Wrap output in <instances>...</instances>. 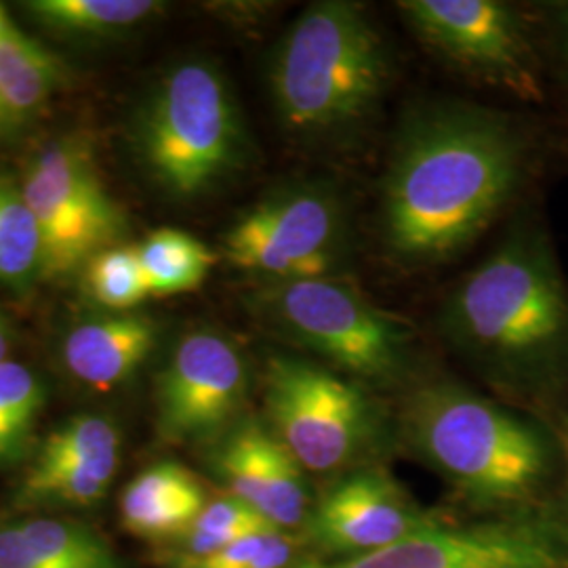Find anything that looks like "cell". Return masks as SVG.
I'll return each mask as SVG.
<instances>
[{"label": "cell", "mask_w": 568, "mask_h": 568, "mask_svg": "<svg viewBox=\"0 0 568 568\" xmlns=\"http://www.w3.org/2000/svg\"><path fill=\"white\" fill-rule=\"evenodd\" d=\"M135 246L150 295L190 293L206 281L217 262L203 241L178 227H159Z\"/></svg>", "instance_id": "ffe728a7"}, {"label": "cell", "mask_w": 568, "mask_h": 568, "mask_svg": "<svg viewBox=\"0 0 568 568\" xmlns=\"http://www.w3.org/2000/svg\"><path fill=\"white\" fill-rule=\"evenodd\" d=\"M225 493L257 509L267 523L291 532L312 509L304 469L270 427L244 419L217 438L211 455Z\"/></svg>", "instance_id": "9a60e30c"}, {"label": "cell", "mask_w": 568, "mask_h": 568, "mask_svg": "<svg viewBox=\"0 0 568 568\" xmlns=\"http://www.w3.org/2000/svg\"><path fill=\"white\" fill-rule=\"evenodd\" d=\"M119 426L100 413H81L37 445L13 495L21 514H60L102 504L121 466Z\"/></svg>", "instance_id": "4fadbf2b"}, {"label": "cell", "mask_w": 568, "mask_h": 568, "mask_svg": "<svg viewBox=\"0 0 568 568\" xmlns=\"http://www.w3.org/2000/svg\"><path fill=\"white\" fill-rule=\"evenodd\" d=\"M267 427L304 471H349L379 436V410L363 384L302 356L265 365Z\"/></svg>", "instance_id": "52a82bcc"}, {"label": "cell", "mask_w": 568, "mask_h": 568, "mask_svg": "<svg viewBox=\"0 0 568 568\" xmlns=\"http://www.w3.org/2000/svg\"><path fill=\"white\" fill-rule=\"evenodd\" d=\"M0 568H126L100 530L61 514L0 520Z\"/></svg>", "instance_id": "e0dca14e"}, {"label": "cell", "mask_w": 568, "mask_h": 568, "mask_svg": "<svg viewBox=\"0 0 568 568\" xmlns=\"http://www.w3.org/2000/svg\"><path fill=\"white\" fill-rule=\"evenodd\" d=\"M567 44H568V20H567Z\"/></svg>", "instance_id": "f1b7e54d"}, {"label": "cell", "mask_w": 568, "mask_h": 568, "mask_svg": "<svg viewBox=\"0 0 568 568\" xmlns=\"http://www.w3.org/2000/svg\"><path fill=\"white\" fill-rule=\"evenodd\" d=\"M9 349H11V331H9V323L0 312V363L9 361Z\"/></svg>", "instance_id": "4316f807"}, {"label": "cell", "mask_w": 568, "mask_h": 568, "mask_svg": "<svg viewBox=\"0 0 568 568\" xmlns=\"http://www.w3.org/2000/svg\"><path fill=\"white\" fill-rule=\"evenodd\" d=\"M20 185L41 230L42 278L74 274L103 248L121 244L124 213L81 140L44 145Z\"/></svg>", "instance_id": "ba28073f"}, {"label": "cell", "mask_w": 568, "mask_h": 568, "mask_svg": "<svg viewBox=\"0 0 568 568\" xmlns=\"http://www.w3.org/2000/svg\"><path fill=\"white\" fill-rule=\"evenodd\" d=\"M82 281L91 300L112 312H129L150 295L135 244L103 248L82 267Z\"/></svg>", "instance_id": "d4e9b609"}, {"label": "cell", "mask_w": 568, "mask_h": 568, "mask_svg": "<svg viewBox=\"0 0 568 568\" xmlns=\"http://www.w3.org/2000/svg\"><path fill=\"white\" fill-rule=\"evenodd\" d=\"M406 443L476 506L528 499L549 471L537 427L455 384L419 387L403 415Z\"/></svg>", "instance_id": "277c9868"}, {"label": "cell", "mask_w": 568, "mask_h": 568, "mask_svg": "<svg viewBox=\"0 0 568 568\" xmlns=\"http://www.w3.org/2000/svg\"><path fill=\"white\" fill-rule=\"evenodd\" d=\"M415 37L438 58L476 81L537 98L535 58L523 21L497 0H403Z\"/></svg>", "instance_id": "8fae6325"}, {"label": "cell", "mask_w": 568, "mask_h": 568, "mask_svg": "<svg viewBox=\"0 0 568 568\" xmlns=\"http://www.w3.org/2000/svg\"><path fill=\"white\" fill-rule=\"evenodd\" d=\"M209 497L201 480L178 462H156L129 480L121 495L124 530L145 541L180 539Z\"/></svg>", "instance_id": "ac0fdd59"}, {"label": "cell", "mask_w": 568, "mask_h": 568, "mask_svg": "<svg viewBox=\"0 0 568 568\" xmlns=\"http://www.w3.org/2000/svg\"><path fill=\"white\" fill-rule=\"evenodd\" d=\"M347 251V213L323 183L288 185L227 230V262L270 283L337 276Z\"/></svg>", "instance_id": "9c48e42d"}, {"label": "cell", "mask_w": 568, "mask_h": 568, "mask_svg": "<svg viewBox=\"0 0 568 568\" xmlns=\"http://www.w3.org/2000/svg\"><path fill=\"white\" fill-rule=\"evenodd\" d=\"M42 278L41 230L21 185L0 178V284L26 291Z\"/></svg>", "instance_id": "603a6c76"}, {"label": "cell", "mask_w": 568, "mask_h": 568, "mask_svg": "<svg viewBox=\"0 0 568 568\" xmlns=\"http://www.w3.org/2000/svg\"><path fill=\"white\" fill-rule=\"evenodd\" d=\"M255 307L284 339L368 384L396 379L410 358V328L337 276L270 283Z\"/></svg>", "instance_id": "8992f818"}, {"label": "cell", "mask_w": 568, "mask_h": 568, "mask_svg": "<svg viewBox=\"0 0 568 568\" xmlns=\"http://www.w3.org/2000/svg\"><path fill=\"white\" fill-rule=\"evenodd\" d=\"M60 58L30 39L0 4V135L34 121L60 89Z\"/></svg>", "instance_id": "d6986e66"}, {"label": "cell", "mask_w": 568, "mask_h": 568, "mask_svg": "<svg viewBox=\"0 0 568 568\" xmlns=\"http://www.w3.org/2000/svg\"><path fill=\"white\" fill-rule=\"evenodd\" d=\"M44 405L47 387L37 371L16 361L0 363V469L32 457Z\"/></svg>", "instance_id": "44dd1931"}, {"label": "cell", "mask_w": 568, "mask_h": 568, "mask_svg": "<svg viewBox=\"0 0 568 568\" xmlns=\"http://www.w3.org/2000/svg\"><path fill=\"white\" fill-rule=\"evenodd\" d=\"M440 331L474 366L528 377L568 356V293L548 244L518 230L448 293Z\"/></svg>", "instance_id": "3957f363"}, {"label": "cell", "mask_w": 568, "mask_h": 568, "mask_svg": "<svg viewBox=\"0 0 568 568\" xmlns=\"http://www.w3.org/2000/svg\"><path fill=\"white\" fill-rule=\"evenodd\" d=\"M291 568H568V528L535 518L438 520L389 548L335 560L307 558Z\"/></svg>", "instance_id": "30bf717a"}, {"label": "cell", "mask_w": 568, "mask_h": 568, "mask_svg": "<svg viewBox=\"0 0 568 568\" xmlns=\"http://www.w3.org/2000/svg\"><path fill=\"white\" fill-rule=\"evenodd\" d=\"M159 328L142 314L116 312L74 326L61 361L84 386L110 392L126 384L154 352Z\"/></svg>", "instance_id": "2e32d148"}, {"label": "cell", "mask_w": 568, "mask_h": 568, "mask_svg": "<svg viewBox=\"0 0 568 568\" xmlns=\"http://www.w3.org/2000/svg\"><path fill=\"white\" fill-rule=\"evenodd\" d=\"M562 447H565V457L568 464V422L562 426Z\"/></svg>", "instance_id": "83f0119b"}, {"label": "cell", "mask_w": 568, "mask_h": 568, "mask_svg": "<svg viewBox=\"0 0 568 568\" xmlns=\"http://www.w3.org/2000/svg\"><path fill=\"white\" fill-rule=\"evenodd\" d=\"M436 523L386 471L354 467L312 504L305 532L318 558L335 560L389 548Z\"/></svg>", "instance_id": "5bb4252c"}, {"label": "cell", "mask_w": 568, "mask_h": 568, "mask_svg": "<svg viewBox=\"0 0 568 568\" xmlns=\"http://www.w3.org/2000/svg\"><path fill=\"white\" fill-rule=\"evenodd\" d=\"M267 530L281 528L267 523L257 509L224 493L217 499H209L194 525L178 539V549H173V554L204 556Z\"/></svg>", "instance_id": "cb8c5ba5"}, {"label": "cell", "mask_w": 568, "mask_h": 568, "mask_svg": "<svg viewBox=\"0 0 568 568\" xmlns=\"http://www.w3.org/2000/svg\"><path fill=\"white\" fill-rule=\"evenodd\" d=\"M267 79L286 135L304 148L333 150L354 142L379 112L392 60L363 4L321 0L288 26Z\"/></svg>", "instance_id": "7a4b0ae2"}, {"label": "cell", "mask_w": 568, "mask_h": 568, "mask_svg": "<svg viewBox=\"0 0 568 568\" xmlns=\"http://www.w3.org/2000/svg\"><path fill=\"white\" fill-rule=\"evenodd\" d=\"M300 541L293 532L267 530L241 539L204 556H182L169 551V568H291L300 558Z\"/></svg>", "instance_id": "484cf974"}, {"label": "cell", "mask_w": 568, "mask_h": 568, "mask_svg": "<svg viewBox=\"0 0 568 568\" xmlns=\"http://www.w3.org/2000/svg\"><path fill=\"white\" fill-rule=\"evenodd\" d=\"M525 142L476 103H427L406 119L382 183L379 230L405 267L443 265L476 243L514 196Z\"/></svg>", "instance_id": "6da1fadb"}, {"label": "cell", "mask_w": 568, "mask_h": 568, "mask_svg": "<svg viewBox=\"0 0 568 568\" xmlns=\"http://www.w3.org/2000/svg\"><path fill=\"white\" fill-rule=\"evenodd\" d=\"M23 9L44 28L72 37H112L156 16L154 0H32Z\"/></svg>", "instance_id": "7402d4cb"}, {"label": "cell", "mask_w": 568, "mask_h": 568, "mask_svg": "<svg viewBox=\"0 0 568 568\" xmlns=\"http://www.w3.org/2000/svg\"><path fill=\"white\" fill-rule=\"evenodd\" d=\"M138 148L166 194L192 201L246 161V129L224 74L209 61H183L156 84L138 126Z\"/></svg>", "instance_id": "5b68a950"}, {"label": "cell", "mask_w": 568, "mask_h": 568, "mask_svg": "<svg viewBox=\"0 0 568 568\" xmlns=\"http://www.w3.org/2000/svg\"><path fill=\"white\" fill-rule=\"evenodd\" d=\"M248 373L241 347L215 331H192L175 345L156 382V427L169 443L222 438L236 424Z\"/></svg>", "instance_id": "7c38bea8"}]
</instances>
